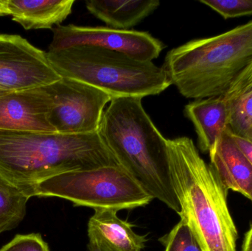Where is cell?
Listing matches in <instances>:
<instances>
[{
  "label": "cell",
  "mask_w": 252,
  "mask_h": 251,
  "mask_svg": "<svg viewBox=\"0 0 252 251\" xmlns=\"http://www.w3.org/2000/svg\"><path fill=\"white\" fill-rule=\"evenodd\" d=\"M31 197H55L75 206L130 210L147 206L153 196L121 166L69 171L38 183Z\"/></svg>",
  "instance_id": "8992f818"
},
{
  "label": "cell",
  "mask_w": 252,
  "mask_h": 251,
  "mask_svg": "<svg viewBox=\"0 0 252 251\" xmlns=\"http://www.w3.org/2000/svg\"><path fill=\"white\" fill-rule=\"evenodd\" d=\"M142 98L111 100L99 134L111 153L142 187L179 214L180 206L170 175L167 139L142 106Z\"/></svg>",
  "instance_id": "277c9868"
},
{
  "label": "cell",
  "mask_w": 252,
  "mask_h": 251,
  "mask_svg": "<svg viewBox=\"0 0 252 251\" xmlns=\"http://www.w3.org/2000/svg\"><path fill=\"white\" fill-rule=\"evenodd\" d=\"M247 198L250 199V200L252 202V190L251 193H250V195H249L248 197H247Z\"/></svg>",
  "instance_id": "d4e9b609"
},
{
  "label": "cell",
  "mask_w": 252,
  "mask_h": 251,
  "mask_svg": "<svg viewBox=\"0 0 252 251\" xmlns=\"http://www.w3.org/2000/svg\"><path fill=\"white\" fill-rule=\"evenodd\" d=\"M162 69L186 98L241 97L252 89V20L173 49Z\"/></svg>",
  "instance_id": "6da1fadb"
},
{
  "label": "cell",
  "mask_w": 252,
  "mask_h": 251,
  "mask_svg": "<svg viewBox=\"0 0 252 251\" xmlns=\"http://www.w3.org/2000/svg\"><path fill=\"white\" fill-rule=\"evenodd\" d=\"M230 133L235 144L252 165V141L247 137L235 135L231 131Z\"/></svg>",
  "instance_id": "44dd1931"
},
{
  "label": "cell",
  "mask_w": 252,
  "mask_h": 251,
  "mask_svg": "<svg viewBox=\"0 0 252 251\" xmlns=\"http://www.w3.org/2000/svg\"><path fill=\"white\" fill-rule=\"evenodd\" d=\"M229 102V128L235 135L245 137L252 125V89Z\"/></svg>",
  "instance_id": "e0dca14e"
},
{
  "label": "cell",
  "mask_w": 252,
  "mask_h": 251,
  "mask_svg": "<svg viewBox=\"0 0 252 251\" xmlns=\"http://www.w3.org/2000/svg\"><path fill=\"white\" fill-rule=\"evenodd\" d=\"M184 112L195 127L200 150L211 153L229 128L228 100L221 97L195 100L185 106Z\"/></svg>",
  "instance_id": "7c38bea8"
},
{
  "label": "cell",
  "mask_w": 252,
  "mask_h": 251,
  "mask_svg": "<svg viewBox=\"0 0 252 251\" xmlns=\"http://www.w3.org/2000/svg\"><path fill=\"white\" fill-rule=\"evenodd\" d=\"M121 166L98 132L0 131V178L31 198L34 187L63 172Z\"/></svg>",
  "instance_id": "7a4b0ae2"
},
{
  "label": "cell",
  "mask_w": 252,
  "mask_h": 251,
  "mask_svg": "<svg viewBox=\"0 0 252 251\" xmlns=\"http://www.w3.org/2000/svg\"><path fill=\"white\" fill-rule=\"evenodd\" d=\"M7 93H10V92H4V91H0V96L3 95V94H7Z\"/></svg>",
  "instance_id": "484cf974"
},
{
  "label": "cell",
  "mask_w": 252,
  "mask_h": 251,
  "mask_svg": "<svg viewBox=\"0 0 252 251\" xmlns=\"http://www.w3.org/2000/svg\"><path fill=\"white\" fill-rule=\"evenodd\" d=\"M46 53L62 78L95 87L112 99L158 95L171 85L162 67L120 52L78 46Z\"/></svg>",
  "instance_id": "5b68a950"
},
{
  "label": "cell",
  "mask_w": 252,
  "mask_h": 251,
  "mask_svg": "<svg viewBox=\"0 0 252 251\" xmlns=\"http://www.w3.org/2000/svg\"><path fill=\"white\" fill-rule=\"evenodd\" d=\"M242 251H252V225L244 237Z\"/></svg>",
  "instance_id": "7402d4cb"
},
{
  "label": "cell",
  "mask_w": 252,
  "mask_h": 251,
  "mask_svg": "<svg viewBox=\"0 0 252 251\" xmlns=\"http://www.w3.org/2000/svg\"><path fill=\"white\" fill-rule=\"evenodd\" d=\"M86 7L90 13L115 29L128 30L154 13L158 0H88Z\"/></svg>",
  "instance_id": "9a60e30c"
},
{
  "label": "cell",
  "mask_w": 252,
  "mask_h": 251,
  "mask_svg": "<svg viewBox=\"0 0 252 251\" xmlns=\"http://www.w3.org/2000/svg\"><path fill=\"white\" fill-rule=\"evenodd\" d=\"M49 50L78 46H90L118 51L145 61L157 58L164 44L143 31L123 30L109 27L59 25L53 28Z\"/></svg>",
  "instance_id": "9c48e42d"
},
{
  "label": "cell",
  "mask_w": 252,
  "mask_h": 251,
  "mask_svg": "<svg viewBox=\"0 0 252 251\" xmlns=\"http://www.w3.org/2000/svg\"><path fill=\"white\" fill-rule=\"evenodd\" d=\"M167 144L181 220L203 251H237L238 233L228 207L227 190L191 139H167Z\"/></svg>",
  "instance_id": "3957f363"
},
{
  "label": "cell",
  "mask_w": 252,
  "mask_h": 251,
  "mask_svg": "<svg viewBox=\"0 0 252 251\" xmlns=\"http://www.w3.org/2000/svg\"><path fill=\"white\" fill-rule=\"evenodd\" d=\"M30 197L0 178V234L18 226L26 215Z\"/></svg>",
  "instance_id": "2e32d148"
},
{
  "label": "cell",
  "mask_w": 252,
  "mask_h": 251,
  "mask_svg": "<svg viewBox=\"0 0 252 251\" xmlns=\"http://www.w3.org/2000/svg\"><path fill=\"white\" fill-rule=\"evenodd\" d=\"M114 209H95L88 223L90 244L100 251H142L146 237L139 235L133 225L118 218Z\"/></svg>",
  "instance_id": "8fae6325"
},
{
  "label": "cell",
  "mask_w": 252,
  "mask_h": 251,
  "mask_svg": "<svg viewBox=\"0 0 252 251\" xmlns=\"http://www.w3.org/2000/svg\"><path fill=\"white\" fill-rule=\"evenodd\" d=\"M50 85L0 96V131L57 134L50 122Z\"/></svg>",
  "instance_id": "30bf717a"
},
{
  "label": "cell",
  "mask_w": 252,
  "mask_h": 251,
  "mask_svg": "<svg viewBox=\"0 0 252 251\" xmlns=\"http://www.w3.org/2000/svg\"><path fill=\"white\" fill-rule=\"evenodd\" d=\"M62 78L45 52L20 35L0 34V91L48 86Z\"/></svg>",
  "instance_id": "ba28073f"
},
{
  "label": "cell",
  "mask_w": 252,
  "mask_h": 251,
  "mask_svg": "<svg viewBox=\"0 0 252 251\" xmlns=\"http://www.w3.org/2000/svg\"><path fill=\"white\" fill-rule=\"evenodd\" d=\"M209 155L210 166L223 187L248 197L252 190V165L235 144L229 128Z\"/></svg>",
  "instance_id": "4fadbf2b"
},
{
  "label": "cell",
  "mask_w": 252,
  "mask_h": 251,
  "mask_svg": "<svg viewBox=\"0 0 252 251\" xmlns=\"http://www.w3.org/2000/svg\"><path fill=\"white\" fill-rule=\"evenodd\" d=\"M245 137H247V139H249L251 140L252 141V126L249 128L248 131H247Z\"/></svg>",
  "instance_id": "603a6c76"
},
{
  "label": "cell",
  "mask_w": 252,
  "mask_h": 251,
  "mask_svg": "<svg viewBox=\"0 0 252 251\" xmlns=\"http://www.w3.org/2000/svg\"><path fill=\"white\" fill-rule=\"evenodd\" d=\"M75 0H7L9 15L25 29H52L72 11Z\"/></svg>",
  "instance_id": "5bb4252c"
},
{
  "label": "cell",
  "mask_w": 252,
  "mask_h": 251,
  "mask_svg": "<svg viewBox=\"0 0 252 251\" xmlns=\"http://www.w3.org/2000/svg\"><path fill=\"white\" fill-rule=\"evenodd\" d=\"M0 251H51L40 234H18Z\"/></svg>",
  "instance_id": "ffe728a7"
},
{
  "label": "cell",
  "mask_w": 252,
  "mask_h": 251,
  "mask_svg": "<svg viewBox=\"0 0 252 251\" xmlns=\"http://www.w3.org/2000/svg\"><path fill=\"white\" fill-rule=\"evenodd\" d=\"M220 15L223 19H232L252 15V0H200Z\"/></svg>",
  "instance_id": "d6986e66"
},
{
  "label": "cell",
  "mask_w": 252,
  "mask_h": 251,
  "mask_svg": "<svg viewBox=\"0 0 252 251\" xmlns=\"http://www.w3.org/2000/svg\"><path fill=\"white\" fill-rule=\"evenodd\" d=\"M158 240L164 246V251H203L192 231L182 220Z\"/></svg>",
  "instance_id": "ac0fdd59"
},
{
  "label": "cell",
  "mask_w": 252,
  "mask_h": 251,
  "mask_svg": "<svg viewBox=\"0 0 252 251\" xmlns=\"http://www.w3.org/2000/svg\"><path fill=\"white\" fill-rule=\"evenodd\" d=\"M87 250L88 251H100L97 248H96L93 245L90 244V243H89L88 246H87Z\"/></svg>",
  "instance_id": "cb8c5ba5"
},
{
  "label": "cell",
  "mask_w": 252,
  "mask_h": 251,
  "mask_svg": "<svg viewBox=\"0 0 252 251\" xmlns=\"http://www.w3.org/2000/svg\"><path fill=\"white\" fill-rule=\"evenodd\" d=\"M53 109L50 122L57 134H88L98 132L105 106L112 97L88 84L62 78L50 85Z\"/></svg>",
  "instance_id": "52a82bcc"
}]
</instances>
